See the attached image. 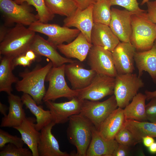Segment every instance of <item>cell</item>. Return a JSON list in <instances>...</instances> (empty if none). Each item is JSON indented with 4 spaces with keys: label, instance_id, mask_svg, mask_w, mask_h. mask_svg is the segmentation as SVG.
Instances as JSON below:
<instances>
[{
    "label": "cell",
    "instance_id": "1",
    "mask_svg": "<svg viewBox=\"0 0 156 156\" xmlns=\"http://www.w3.org/2000/svg\"><path fill=\"white\" fill-rule=\"evenodd\" d=\"M53 66L50 61L44 66L37 65L31 70L20 73L19 76L22 79L16 83V90L30 95L38 105L42 104L46 91V77Z\"/></svg>",
    "mask_w": 156,
    "mask_h": 156
},
{
    "label": "cell",
    "instance_id": "2",
    "mask_svg": "<svg viewBox=\"0 0 156 156\" xmlns=\"http://www.w3.org/2000/svg\"><path fill=\"white\" fill-rule=\"evenodd\" d=\"M35 32L23 25L16 24L9 29L4 39L0 42V55L14 58L25 54L29 49L36 35Z\"/></svg>",
    "mask_w": 156,
    "mask_h": 156
},
{
    "label": "cell",
    "instance_id": "3",
    "mask_svg": "<svg viewBox=\"0 0 156 156\" xmlns=\"http://www.w3.org/2000/svg\"><path fill=\"white\" fill-rule=\"evenodd\" d=\"M131 21L130 43L139 51L150 49L156 40V24L149 20L146 10L134 13Z\"/></svg>",
    "mask_w": 156,
    "mask_h": 156
},
{
    "label": "cell",
    "instance_id": "4",
    "mask_svg": "<svg viewBox=\"0 0 156 156\" xmlns=\"http://www.w3.org/2000/svg\"><path fill=\"white\" fill-rule=\"evenodd\" d=\"M66 132L69 142L77 149L75 156H86L94 126L85 117L79 114L70 116Z\"/></svg>",
    "mask_w": 156,
    "mask_h": 156
},
{
    "label": "cell",
    "instance_id": "5",
    "mask_svg": "<svg viewBox=\"0 0 156 156\" xmlns=\"http://www.w3.org/2000/svg\"><path fill=\"white\" fill-rule=\"evenodd\" d=\"M66 64L57 67H53L48 73L46 81L49 82L47 90L43 98V102L54 101L60 98L71 99L77 97L78 90L70 88L65 79Z\"/></svg>",
    "mask_w": 156,
    "mask_h": 156
},
{
    "label": "cell",
    "instance_id": "6",
    "mask_svg": "<svg viewBox=\"0 0 156 156\" xmlns=\"http://www.w3.org/2000/svg\"><path fill=\"white\" fill-rule=\"evenodd\" d=\"M140 77L133 73L118 74L115 77L114 94L118 107L124 108L144 86Z\"/></svg>",
    "mask_w": 156,
    "mask_h": 156
},
{
    "label": "cell",
    "instance_id": "7",
    "mask_svg": "<svg viewBox=\"0 0 156 156\" xmlns=\"http://www.w3.org/2000/svg\"><path fill=\"white\" fill-rule=\"evenodd\" d=\"M118 107L114 95L102 102L83 100L80 114L98 130L105 120Z\"/></svg>",
    "mask_w": 156,
    "mask_h": 156
},
{
    "label": "cell",
    "instance_id": "8",
    "mask_svg": "<svg viewBox=\"0 0 156 156\" xmlns=\"http://www.w3.org/2000/svg\"><path fill=\"white\" fill-rule=\"evenodd\" d=\"M0 9L7 23L29 26L39 21L37 15L32 13L30 5L26 2L18 4L12 0H0Z\"/></svg>",
    "mask_w": 156,
    "mask_h": 156
},
{
    "label": "cell",
    "instance_id": "9",
    "mask_svg": "<svg viewBox=\"0 0 156 156\" xmlns=\"http://www.w3.org/2000/svg\"><path fill=\"white\" fill-rule=\"evenodd\" d=\"M28 28L35 32L46 35L48 37L47 40L56 47L64 42L70 43L80 32L77 28L70 29L56 24L42 23L39 21L31 24Z\"/></svg>",
    "mask_w": 156,
    "mask_h": 156
},
{
    "label": "cell",
    "instance_id": "10",
    "mask_svg": "<svg viewBox=\"0 0 156 156\" xmlns=\"http://www.w3.org/2000/svg\"><path fill=\"white\" fill-rule=\"evenodd\" d=\"M115 77L96 74L86 87L78 90L77 97L82 100L98 101L114 93Z\"/></svg>",
    "mask_w": 156,
    "mask_h": 156
},
{
    "label": "cell",
    "instance_id": "11",
    "mask_svg": "<svg viewBox=\"0 0 156 156\" xmlns=\"http://www.w3.org/2000/svg\"><path fill=\"white\" fill-rule=\"evenodd\" d=\"M87 57L88 65L96 74L113 77L118 75L110 51L100 46L93 45Z\"/></svg>",
    "mask_w": 156,
    "mask_h": 156
},
{
    "label": "cell",
    "instance_id": "12",
    "mask_svg": "<svg viewBox=\"0 0 156 156\" xmlns=\"http://www.w3.org/2000/svg\"><path fill=\"white\" fill-rule=\"evenodd\" d=\"M83 100L75 97L69 101L55 103L51 101L45 102L55 124H63L68 121L71 116L80 113Z\"/></svg>",
    "mask_w": 156,
    "mask_h": 156
},
{
    "label": "cell",
    "instance_id": "13",
    "mask_svg": "<svg viewBox=\"0 0 156 156\" xmlns=\"http://www.w3.org/2000/svg\"><path fill=\"white\" fill-rule=\"evenodd\" d=\"M111 17L109 26L121 42L130 43L131 34L132 15L135 13L126 9H111Z\"/></svg>",
    "mask_w": 156,
    "mask_h": 156
},
{
    "label": "cell",
    "instance_id": "14",
    "mask_svg": "<svg viewBox=\"0 0 156 156\" xmlns=\"http://www.w3.org/2000/svg\"><path fill=\"white\" fill-rule=\"evenodd\" d=\"M136 49L130 43L120 42L112 52L118 74L132 73Z\"/></svg>",
    "mask_w": 156,
    "mask_h": 156
},
{
    "label": "cell",
    "instance_id": "15",
    "mask_svg": "<svg viewBox=\"0 0 156 156\" xmlns=\"http://www.w3.org/2000/svg\"><path fill=\"white\" fill-rule=\"evenodd\" d=\"M57 49L56 47L47 40L45 39L39 35L36 34L29 49L33 51L36 55L44 56L48 58L54 67L77 61L62 56L57 51Z\"/></svg>",
    "mask_w": 156,
    "mask_h": 156
},
{
    "label": "cell",
    "instance_id": "16",
    "mask_svg": "<svg viewBox=\"0 0 156 156\" xmlns=\"http://www.w3.org/2000/svg\"><path fill=\"white\" fill-rule=\"evenodd\" d=\"M77 61L66 64L65 72L74 90H79L88 86L96 74L92 69L84 68Z\"/></svg>",
    "mask_w": 156,
    "mask_h": 156
},
{
    "label": "cell",
    "instance_id": "17",
    "mask_svg": "<svg viewBox=\"0 0 156 156\" xmlns=\"http://www.w3.org/2000/svg\"><path fill=\"white\" fill-rule=\"evenodd\" d=\"M93 5H90L83 10L78 8L74 13L66 17L63 21L64 26L76 27L90 43L91 33L94 24L92 17Z\"/></svg>",
    "mask_w": 156,
    "mask_h": 156
},
{
    "label": "cell",
    "instance_id": "18",
    "mask_svg": "<svg viewBox=\"0 0 156 156\" xmlns=\"http://www.w3.org/2000/svg\"><path fill=\"white\" fill-rule=\"evenodd\" d=\"M55 124L53 121L40 130L37 146L39 156H69L71 154L61 151L59 143L52 133Z\"/></svg>",
    "mask_w": 156,
    "mask_h": 156
},
{
    "label": "cell",
    "instance_id": "19",
    "mask_svg": "<svg viewBox=\"0 0 156 156\" xmlns=\"http://www.w3.org/2000/svg\"><path fill=\"white\" fill-rule=\"evenodd\" d=\"M93 45L81 32L72 41L67 44H62L57 46V49L66 57L76 58L80 62L87 57Z\"/></svg>",
    "mask_w": 156,
    "mask_h": 156
},
{
    "label": "cell",
    "instance_id": "20",
    "mask_svg": "<svg viewBox=\"0 0 156 156\" xmlns=\"http://www.w3.org/2000/svg\"><path fill=\"white\" fill-rule=\"evenodd\" d=\"M91 42L112 52L120 42L108 25L94 23L91 33Z\"/></svg>",
    "mask_w": 156,
    "mask_h": 156
},
{
    "label": "cell",
    "instance_id": "21",
    "mask_svg": "<svg viewBox=\"0 0 156 156\" xmlns=\"http://www.w3.org/2000/svg\"><path fill=\"white\" fill-rule=\"evenodd\" d=\"M92 139L87 151L86 156H112L118 144L115 139L104 138L93 126Z\"/></svg>",
    "mask_w": 156,
    "mask_h": 156
},
{
    "label": "cell",
    "instance_id": "22",
    "mask_svg": "<svg viewBox=\"0 0 156 156\" xmlns=\"http://www.w3.org/2000/svg\"><path fill=\"white\" fill-rule=\"evenodd\" d=\"M8 112L1 119L0 127H13L20 125L26 117L21 97L12 93L8 95Z\"/></svg>",
    "mask_w": 156,
    "mask_h": 156
},
{
    "label": "cell",
    "instance_id": "23",
    "mask_svg": "<svg viewBox=\"0 0 156 156\" xmlns=\"http://www.w3.org/2000/svg\"><path fill=\"white\" fill-rule=\"evenodd\" d=\"M36 122L34 117H26L20 125L13 128L20 133L22 139L32 152L33 156H39L37 146L41 134L36 128Z\"/></svg>",
    "mask_w": 156,
    "mask_h": 156
},
{
    "label": "cell",
    "instance_id": "24",
    "mask_svg": "<svg viewBox=\"0 0 156 156\" xmlns=\"http://www.w3.org/2000/svg\"><path fill=\"white\" fill-rule=\"evenodd\" d=\"M134 60L138 70V76L141 77L144 71L146 72L156 83V40L150 49L136 51Z\"/></svg>",
    "mask_w": 156,
    "mask_h": 156
},
{
    "label": "cell",
    "instance_id": "25",
    "mask_svg": "<svg viewBox=\"0 0 156 156\" xmlns=\"http://www.w3.org/2000/svg\"><path fill=\"white\" fill-rule=\"evenodd\" d=\"M125 120L123 109L118 107L109 114L97 130L105 139H115L116 135L123 126Z\"/></svg>",
    "mask_w": 156,
    "mask_h": 156
},
{
    "label": "cell",
    "instance_id": "26",
    "mask_svg": "<svg viewBox=\"0 0 156 156\" xmlns=\"http://www.w3.org/2000/svg\"><path fill=\"white\" fill-rule=\"evenodd\" d=\"M14 57L3 56L1 57L0 63V92H6L8 95L12 93V85L19 80L13 74L14 68L13 60Z\"/></svg>",
    "mask_w": 156,
    "mask_h": 156
},
{
    "label": "cell",
    "instance_id": "27",
    "mask_svg": "<svg viewBox=\"0 0 156 156\" xmlns=\"http://www.w3.org/2000/svg\"><path fill=\"white\" fill-rule=\"evenodd\" d=\"M23 103L27 108L36 117V129L39 131L52 121L50 111L45 110L41 106H38L36 101L29 94L23 93L21 97Z\"/></svg>",
    "mask_w": 156,
    "mask_h": 156
},
{
    "label": "cell",
    "instance_id": "28",
    "mask_svg": "<svg viewBox=\"0 0 156 156\" xmlns=\"http://www.w3.org/2000/svg\"><path fill=\"white\" fill-rule=\"evenodd\" d=\"M145 94L138 93L132 99L131 102L123 109L125 120L139 121L147 120L145 111Z\"/></svg>",
    "mask_w": 156,
    "mask_h": 156
},
{
    "label": "cell",
    "instance_id": "29",
    "mask_svg": "<svg viewBox=\"0 0 156 156\" xmlns=\"http://www.w3.org/2000/svg\"><path fill=\"white\" fill-rule=\"evenodd\" d=\"M124 126L132 133L140 142L142 138L145 136L156 138V123L126 120Z\"/></svg>",
    "mask_w": 156,
    "mask_h": 156
},
{
    "label": "cell",
    "instance_id": "30",
    "mask_svg": "<svg viewBox=\"0 0 156 156\" xmlns=\"http://www.w3.org/2000/svg\"><path fill=\"white\" fill-rule=\"evenodd\" d=\"M46 6L54 14L70 16L78 7L73 0H44Z\"/></svg>",
    "mask_w": 156,
    "mask_h": 156
},
{
    "label": "cell",
    "instance_id": "31",
    "mask_svg": "<svg viewBox=\"0 0 156 156\" xmlns=\"http://www.w3.org/2000/svg\"><path fill=\"white\" fill-rule=\"evenodd\" d=\"M111 6L109 0L97 1L93 5V8L94 23L109 25L111 17Z\"/></svg>",
    "mask_w": 156,
    "mask_h": 156
},
{
    "label": "cell",
    "instance_id": "32",
    "mask_svg": "<svg viewBox=\"0 0 156 156\" xmlns=\"http://www.w3.org/2000/svg\"><path fill=\"white\" fill-rule=\"evenodd\" d=\"M18 4H21L26 2L30 5L34 6L37 12V15L39 21L47 23L53 20L54 14L52 13L46 6L44 0H14Z\"/></svg>",
    "mask_w": 156,
    "mask_h": 156
},
{
    "label": "cell",
    "instance_id": "33",
    "mask_svg": "<svg viewBox=\"0 0 156 156\" xmlns=\"http://www.w3.org/2000/svg\"><path fill=\"white\" fill-rule=\"evenodd\" d=\"M0 156H33L29 148L18 147L8 143L0 149Z\"/></svg>",
    "mask_w": 156,
    "mask_h": 156
},
{
    "label": "cell",
    "instance_id": "34",
    "mask_svg": "<svg viewBox=\"0 0 156 156\" xmlns=\"http://www.w3.org/2000/svg\"><path fill=\"white\" fill-rule=\"evenodd\" d=\"M115 139L118 144L129 147L134 146L140 142L132 133L124 125L116 135Z\"/></svg>",
    "mask_w": 156,
    "mask_h": 156
},
{
    "label": "cell",
    "instance_id": "35",
    "mask_svg": "<svg viewBox=\"0 0 156 156\" xmlns=\"http://www.w3.org/2000/svg\"><path fill=\"white\" fill-rule=\"evenodd\" d=\"M11 143L20 147H23L25 144L21 138L16 135H12L8 132L0 129V148L4 146L6 144Z\"/></svg>",
    "mask_w": 156,
    "mask_h": 156
},
{
    "label": "cell",
    "instance_id": "36",
    "mask_svg": "<svg viewBox=\"0 0 156 156\" xmlns=\"http://www.w3.org/2000/svg\"><path fill=\"white\" fill-rule=\"evenodd\" d=\"M111 5H118L133 13L144 12L146 10L140 8L137 0H109Z\"/></svg>",
    "mask_w": 156,
    "mask_h": 156
},
{
    "label": "cell",
    "instance_id": "37",
    "mask_svg": "<svg viewBox=\"0 0 156 156\" xmlns=\"http://www.w3.org/2000/svg\"><path fill=\"white\" fill-rule=\"evenodd\" d=\"M145 111L147 120L156 123V97L151 99L146 105Z\"/></svg>",
    "mask_w": 156,
    "mask_h": 156
},
{
    "label": "cell",
    "instance_id": "38",
    "mask_svg": "<svg viewBox=\"0 0 156 156\" xmlns=\"http://www.w3.org/2000/svg\"><path fill=\"white\" fill-rule=\"evenodd\" d=\"M147 16L149 20L156 24V0L148 1L146 3Z\"/></svg>",
    "mask_w": 156,
    "mask_h": 156
},
{
    "label": "cell",
    "instance_id": "39",
    "mask_svg": "<svg viewBox=\"0 0 156 156\" xmlns=\"http://www.w3.org/2000/svg\"><path fill=\"white\" fill-rule=\"evenodd\" d=\"M31 62L26 57L25 54L18 56L14 58L13 60V64L14 67L18 65L25 67L29 66Z\"/></svg>",
    "mask_w": 156,
    "mask_h": 156
},
{
    "label": "cell",
    "instance_id": "40",
    "mask_svg": "<svg viewBox=\"0 0 156 156\" xmlns=\"http://www.w3.org/2000/svg\"><path fill=\"white\" fill-rule=\"evenodd\" d=\"M129 147L124 145L118 144V145L113 152L112 156H127L129 152Z\"/></svg>",
    "mask_w": 156,
    "mask_h": 156
},
{
    "label": "cell",
    "instance_id": "41",
    "mask_svg": "<svg viewBox=\"0 0 156 156\" xmlns=\"http://www.w3.org/2000/svg\"><path fill=\"white\" fill-rule=\"evenodd\" d=\"M77 5L79 8L84 10L90 5H94L96 0H73Z\"/></svg>",
    "mask_w": 156,
    "mask_h": 156
},
{
    "label": "cell",
    "instance_id": "42",
    "mask_svg": "<svg viewBox=\"0 0 156 156\" xmlns=\"http://www.w3.org/2000/svg\"><path fill=\"white\" fill-rule=\"evenodd\" d=\"M142 141L144 145L148 148L155 142L153 138L149 136H146L143 137Z\"/></svg>",
    "mask_w": 156,
    "mask_h": 156
},
{
    "label": "cell",
    "instance_id": "43",
    "mask_svg": "<svg viewBox=\"0 0 156 156\" xmlns=\"http://www.w3.org/2000/svg\"><path fill=\"white\" fill-rule=\"evenodd\" d=\"M8 29L6 26L2 25L0 27V42H1L4 39L6 35Z\"/></svg>",
    "mask_w": 156,
    "mask_h": 156
},
{
    "label": "cell",
    "instance_id": "44",
    "mask_svg": "<svg viewBox=\"0 0 156 156\" xmlns=\"http://www.w3.org/2000/svg\"><path fill=\"white\" fill-rule=\"evenodd\" d=\"M25 55L29 60L32 62L35 60L36 57V55L32 50L29 49L25 53Z\"/></svg>",
    "mask_w": 156,
    "mask_h": 156
},
{
    "label": "cell",
    "instance_id": "45",
    "mask_svg": "<svg viewBox=\"0 0 156 156\" xmlns=\"http://www.w3.org/2000/svg\"><path fill=\"white\" fill-rule=\"evenodd\" d=\"M146 96V100H149L151 99L156 97V90L153 92L146 90L145 92Z\"/></svg>",
    "mask_w": 156,
    "mask_h": 156
},
{
    "label": "cell",
    "instance_id": "46",
    "mask_svg": "<svg viewBox=\"0 0 156 156\" xmlns=\"http://www.w3.org/2000/svg\"><path fill=\"white\" fill-rule=\"evenodd\" d=\"M9 109V107L8 106L0 102V112L1 114L4 116L7 115V112Z\"/></svg>",
    "mask_w": 156,
    "mask_h": 156
},
{
    "label": "cell",
    "instance_id": "47",
    "mask_svg": "<svg viewBox=\"0 0 156 156\" xmlns=\"http://www.w3.org/2000/svg\"><path fill=\"white\" fill-rule=\"evenodd\" d=\"M149 152L153 154L156 153V142H154L148 147Z\"/></svg>",
    "mask_w": 156,
    "mask_h": 156
},
{
    "label": "cell",
    "instance_id": "48",
    "mask_svg": "<svg viewBox=\"0 0 156 156\" xmlns=\"http://www.w3.org/2000/svg\"><path fill=\"white\" fill-rule=\"evenodd\" d=\"M150 0H142V3H141V5H142L145 3H146L148 1H149Z\"/></svg>",
    "mask_w": 156,
    "mask_h": 156
},
{
    "label": "cell",
    "instance_id": "49",
    "mask_svg": "<svg viewBox=\"0 0 156 156\" xmlns=\"http://www.w3.org/2000/svg\"><path fill=\"white\" fill-rule=\"evenodd\" d=\"M97 0V1H101L102 0Z\"/></svg>",
    "mask_w": 156,
    "mask_h": 156
}]
</instances>
